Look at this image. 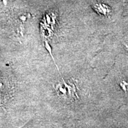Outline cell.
Here are the masks:
<instances>
[{
  "label": "cell",
  "mask_w": 128,
  "mask_h": 128,
  "mask_svg": "<svg viewBox=\"0 0 128 128\" xmlns=\"http://www.w3.org/2000/svg\"><path fill=\"white\" fill-rule=\"evenodd\" d=\"M58 94L59 95H62L63 96V98L65 99H68V95L70 96L71 99H73L74 98H76V90L74 85L72 86H70V84H66L65 81H63L62 82H60V84H58L56 88Z\"/></svg>",
  "instance_id": "6da1fadb"
}]
</instances>
